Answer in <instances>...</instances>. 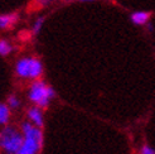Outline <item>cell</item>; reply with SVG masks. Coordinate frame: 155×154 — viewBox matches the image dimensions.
<instances>
[{"label":"cell","mask_w":155,"mask_h":154,"mask_svg":"<svg viewBox=\"0 0 155 154\" xmlns=\"http://www.w3.org/2000/svg\"><path fill=\"white\" fill-rule=\"evenodd\" d=\"M20 130L24 139H23L19 154H38L43 144V134L41 128L33 125L32 122L25 121L21 124Z\"/></svg>","instance_id":"obj_1"},{"label":"cell","mask_w":155,"mask_h":154,"mask_svg":"<svg viewBox=\"0 0 155 154\" xmlns=\"http://www.w3.org/2000/svg\"><path fill=\"white\" fill-rule=\"evenodd\" d=\"M23 139L21 130L15 126H4L0 132V150L3 154H19Z\"/></svg>","instance_id":"obj_2"},{"label":"cell","mask_w":155,"mask_h":154,"mask_svg":"<svg viewBox=\"0 0 155 154\" xmlns=\"http://www.w3.org/2000/svg\"><path fill=\"white\" fill-rule=\"evenodd\" d=\"M15 73L20 79L38 80L43 73V65L39 59L34 57L20 58L15 65Z\"/></svg>","instance_id":"obj_3"},{"label":"cell","mask_w":155,"mask_h":154,"mask_svg":"<svg viewBox=\"0 0 155 154\" xmlns=\"http://www.w3.org/2000/svg\"><path fill=\"white\" fill-rule=\"evenodd\" d=\"M54 95H56L54 90L39 80L34 81L30 85L28 91L29 100L39 107H47L51 102V100L54 97Z\"/></svg>","instance_id":"obj_4"},{"label":"cell","mask_w":155,"mask_h":154,"mask_svg":"<svg viewBox=\"0 0 155 154\" xmlns=\"http://www.w3.org/2000/svg\"><path fill=\"white\" fill-rule=\"evenodd\" d=\"M27 116L29 119V121L32 122L33 125L38 126V128H42L44 124V119H43V114L39 106H33L30 107L27 112Z\"/></svg>","instance_id":"obj_5"},{"label":"cell","mask_w":155,"mask_h":154,"mask_svg":"<svg viewBox=\"0 0 155 154\" xmlns=\"http://www.w3.org/2000/svg\"><path fill=\"white\" fill-rule=\"evenodd\" d=\"M150 17H151L150 12H135L131 14V22L136 25H144L148 24Z\"/></svg>","instance_id":"obj_6"},{"label":"cell","mask_w":155,"mask_h":154,"mask_svg":"<svg viewBox=\"0 0 155 154\" xmlns=\"http://www.w3.org/2000/svg\"><path fill=\"white\" fill-rule=\"evenodd\" d=\"M17 20H18V15H17V14L0 15V29L10 28Z\"/></svg>","instance_id":"obj_7"},{"label":"cell","mask_w":155,"mask_h":154,"mask_svg":"<svg viewBox=\"0 0 155 154\" xmlns=\"http://www.w3.org/2000/svg\"><path fill=\"white\" fill-rule=\"evenodd\" d=\"M10 119V107L8 104L0 102V125H6Z\"/></svg>","instance_id":"obj_8"},{"label":"cell","mask_w":155,"mask_h":154,"mask_svg":"<svg viewBox=\"0 0 155 154\" xmlns=\"http://www.w3.org/2000/svg\"><path fill=\"white\" fill-rule=\"evenodd\" d=\"M12 52V45L6 41H0V56H8Z\"/></svg>","instance_id":"obj_9"},{"label":"cell","mask_w":155,"mask_h":154,"mask_svg":"<svg viewBox=\"0 0 155 154\" xmlns=\"http://www.w3.org/2000/svg\"><path fill=\"white\" fill-rule=\"evenodd\" d=\"M8 106L10 107V109H18V107L20 106V100L17 97V96H9V99H8Z\"/></svg>","instance_id":"obj_10"},{"label":"cell","mask_w":155,"mask_h":154,"mask_svg":"<svg viewBox=\"0 0 155 154\" xmlns=\"http://www.w3.org/2000/svg\"><path fill=\"white\" fill-rule=\"evenodd\" d=\"M43 23H44V18H38L35 22H34V24H33V32L37 34V33H39V30L42 29L43 27Z\"/></svg>","instance_id":"obj_11"},{"label":"cell","mask_w":155,"mask_h":154,"mask_svg":"<svg viewBox=\"0 0 155 154\" xmlns=\"http://www.w3.org/2000/svg\"><path fill=\"white\" fill-rule=\"evenodd\" d=\"M140 154H155V150L153 148L148 147V145H144L141 152H140Z\"/></svg>","instance_id":"obj_12"},{"label":"cell","mask_w":155,"mask_h":154,"mask_svg":"<svg viewBox=\"0 0 155 154\" xmlns=\"http://www.w3.org/2000/svg\"><path fill=\"white\" fill-rule=\"evenodd\" d=\"M52 2H54V0H38V3H39L41 5H48Z\"/></svg>","instance_id":"obj_13"},{"label":"cell","mask_w":155,"mask_h":154,"mask_svg":"<svg viewBox=\"0 0 155 154\" xmlns=\"http://www.w3.org/2000/svg\"><path fill=\"white\" fill-rule=\"evenodd\" d=\"M148 30H149V32H151V30H153V25H151V23H148Z\"/></svg>","instance_id":"obj_14"},{"label":"cell","mask_w":155,"mask_h":154,"mask_svg":"<svg viewBox=\"0 0 155 154\" xmlns=\"http://www.w3.org/2000/svg\"><path fill=\"white\" fill-rule=\"evenodd\" d=\"M81 3H90V2H95V0H80Z\"/></svg>","instance_id":"obj_15"},{"label":"cell","mask_w":155,"mask_h":154,"mask_svg":"<svg viewBox=\"0 0 155 154\" xmlns=\"http://www.w3.org/2000/svg\"><path fill=\"white\" fill-rule=\"evenodd\" d=\"M64 2H71V0H64Z\"/></svg>","instance_id":"obj_16"}]
</instances>
